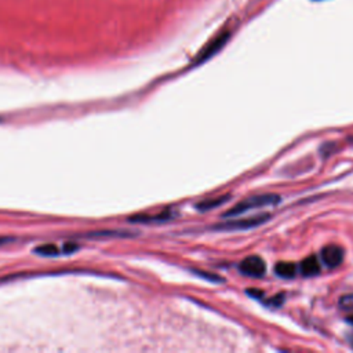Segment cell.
<instances>
[{
	"label": "cell",
	"instance_id": "30bf717a",
	"mask_svg": "<svg viewBox=\"0 0 353 353\" xmlns=\"http://www.w3.org/2000/svg\"><path fill=\"white\" fill-rule=\"evenodd\" d=\"M34 252L37 255H43V256H54V255H59L61 250L55 244H44V245L36 247Z\"/></svg>",
	"mask_w": 353,
	"mask_h": 353
},
{
	"label": "cell",
	"instance_id": "9c48e42d",
	"mask_svg": "<svg viewBox=\"0 0 353 353\" xmlns=\"http://www.w3.org/2000/svg\"><path fill=\"white\" fill-rule=\"evenodd\" d=\"M229 200V196H221V197H215V199H205L200 203L196 204V208L199 211H210L212 208L221 207L222 204H225Z\"/></svg>",
	"mask_w": 353,
	"mask_h": 353
},
{
	"label": "cell",
	"instance_id": "3957f363",
	"mask_svg": "<svg viewBox=\"0 0 353 353\" xmlns=\"http://www.w3.org/2000/svg\"><path fill=\"white\" fill-rule=\"evenodd\" d=\"M240 272L244 276L250 277H262L266 273V263L265 261L258 255H251L244 258L239 265Z\"/></svg>",
	"mask_w": 353,
	"mask_h": 353
},
{
	"label": "cell",
	"instance_id": "ba28073f",
	"mask_svg": "<svg viewBox=\"0 0 353 353\" xmlns=\"http://www.w3.org/2000/svg\"><path fill=\"white\" fill-rule=\"evenodd\" d=\"M296 265L292 262H277L274 266V273L284 279H292L296 274Z\"/></svg>",
	"mask_w": 353,
	"mask_h": 353
},
{
	"label": "cell",
	"instance_id": "4fadbf2b",
	"mask_svg": "<svg viewBox=\"0 0 353 353\" xmlns=\"http://www.w3.org/2000/svg\"><path fill=\"white\" fill-rule=\"evenodd\" d=\"M6 241H10V239H3V237H0V244H6Z\"/></svg>",
	"mask_w": 353,
	"mask_h": 353
},
{
	"label": "cell",
	"instance_id": "7c38bea8",
	"mask_svg": "<svg viewBox=\"0 0 353 353\" xmlns=\"http://www.w3.org/2000/svg\"><path fill=\"white\" fill-rule=\"evenodd\" d=\"M347 341H349V343L353 346V331L347 335Z\"/></svg>",
	"mask_w": 353,
	"mask_h": 353
},
{
	"label": "cell",
	"instance_id": "277c9868",
	"mask_svg": "<svg viewBox=\"0 0 353 353\" xmlns=\"http://www.w3.org/2000/svg\"><path fill=\"white\" fill-rule=\"evenodd\" d=\"M229 36L230 33L229 32H222L219 33L214 40H211L205 48H203V51L199 54L197 57V62H203V61H207L210 57H212L215 52H218L223 46L225 43L229 40Z\"/></svg>",
	"mask_w": 353,
	"mask_h": 353
},
{
	"label": "cell",
	"instance_id": "8fae6325",
	"mask_svg": "<svg viewBox=\"0 0 353 353\" xmlns=\"http://www.w3.org/2000/svg\"><path fill=\"white\" fill-rule=\"evenodd\" d=\"M338 305H339V309H341V310H349V312H352V310H353V294H347V295L341 296Z\"/></svg>",
	"mask_w": 353,
	"mask_h": 353
},
{
	"label": "cell",
	"instance_id": "5b68a950",
	"mask_svg": "<svg viewBox=\"0 0 353 353\" xmlns=\"http://www.w3.org/2000/svg\"><path fill=\"white\" fill-rule=\"evenodd\" d=\"M343 250L336 244H328L321 250V259L328 268H335L343 261Z\"/></svg>",
	"mask_w": 353,
	"mask_h": 353
},
{
	"label": "cell",
	"instance_id": "8992f818",
	"mask_svg": "<svg viewBox=\"0 0 353 353\" xmlns=\"http://www.w3.org/2000/svg\"><path fill=\"white\" fill-rule=\"evenodd\" d=\"M171 212L164 211L161 214L156 215H149V214H139V215H132L128 218L130 222H139V223H149V222H164L171 218Z\"/></svg>",
	"mask_w": 353,
	"mask_h": 353
},
{
	"label": "cell",
	"instance_id": "52a82bcc",
	"mask_svg": "<svg viewBox=\"0 0 353 353\" xmlns=\"http://www.w3.org/2000/svg\"><path fill=\"white\" fill-rule=\"evenodd\" d=\"M299 270L303 276H314L317 273H320V263L319 259L314 255H310L307 258H305L301 265H299Z\"/></svg>",
	"mask_w": 353,
	"mask_h": 353
},
{
	"label": "cell",
	"instance_id": "7a4b0ae2",
	"mask_svg": "<svg viewBox=\"0 0 353 353\" xmlns=\"http://www.w3.org/2000/svg\"><path fill=\"white\" fill-rule=\"evenodd\" d=\"M269 218H270L269 214H261V215H256V216H252V218H248V219L223 222V223H219V225L214 226V229H216V230H244V229H251V228H255L258 225H262Z\"/></svg>",
	"mask_w": 353,
	"mask_h": 353
},
{
	"label": "cell",
	"instance_id": "6da1fadb",
	"mask_svg": "<svg viewBox=\"0 0 353 353\" xmlns=\"http://www.w3.org/2000/svg\"><path fill=\"white\" fill-rule=\"evenodd\" d=\"M280 196L274 194V193H265V194H256L248 199H244L243 201H240L239 204H236L234 207H232L229 211H226L222 216L228 218V216H236L240 215L248 210L252 208H261V207H266V205H276L277 203H280Z\"/></svg>",
	"mask_w": 353,
	"mask_h": 353
}]
</instances>
